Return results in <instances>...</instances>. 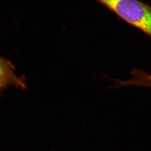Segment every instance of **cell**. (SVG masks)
<instances>
[{"mask_svg":"<svg viewBox=\"0 0 151 151\" xmlns=\"http://www.w3.org/2000/svg\"><path fill=\"white\" fill-rule=\"evenodd\" d=\"M151 38V6L140 0H95Z\"/></svg>","mask_w":151,"mask_h":151,"instance_id":"obj_1","label":"cell"},{"mask_svg":"<svg viewBox=\"0 0 151 151\" xmlns=\"http://www.w3.org/2000/svg\"><path fill=\"white\" fill-rule=\"evenodd\" d=\"M9 86L24 88L25 83L22 78L15 74L12 64L0 57V93Z\"/></svg>","mask_w":151,"mask_h":151,"instance_id":"obj_2","label":"cell"},{"mask_svg":"<svg viewBox=\"0 0 151 151\" xmlns=\"http://www.w3.org/2000/svg\"><path fill=\"white\" fill-rule=\"evenodd\" d=\"M147 78L151 81V76H149V77H147Z\"/></svg>","mask_w":151,"mask_h":151,"instance_id":"obj_3","label":"cell"}]
</instances>
